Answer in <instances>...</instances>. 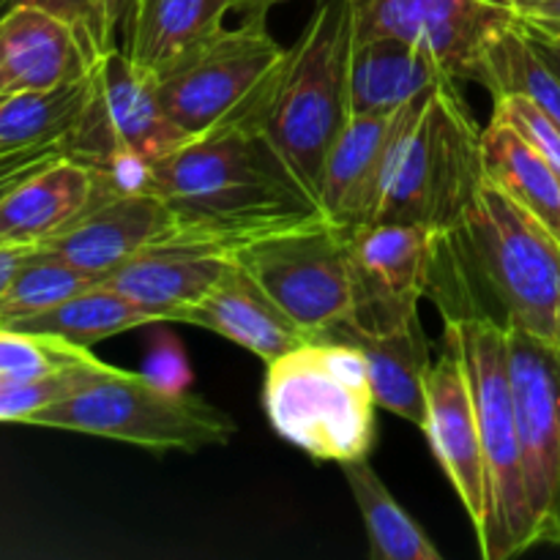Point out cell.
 Segmentation results:
<instances>
[{
  "label": "cell",
  "mask_w": 560,
  "mask_h": 560,
  "mask_svg": "<svg viewBox=\"0 0 560 560\" xmlns=\"http://www.w3.org/2000/svg\"><path fill=\"white\" fill-rule=\"evenodd\" d=\"M427 299L443 323L523 328L560 348V241L485 180L468 211L432 233Z\"/></svg>",
  "instance_id": "obj_1"
},
{
  "label": "cell",
  "mask_w": 560,
  "mask_h": 560,
  "mask_svg": "<svg viewBox=\"0 0 560 560\" xmlns=\"http://www.w3.org/2000/svg\"><path fill=\"white\" fill-rule=\"evenodd\" d=\"M151 191L173 208L180 238L230 257L268 235L326 219L252 124L189 137L156 159Z\"/></svg>",
  "instance_id": "obj_2"
},
{
  "label": "cell",
  "mask_w": 560,
  "mask_h": 560,
  "mask_svg": "<svg viewBox=\"0 0 560 560\" xmlns=\"http://www.w3.org/2000/svg\"><path fill=\"white\" fill-rule=\"evenodd\" d=\"M481 131L457 80L438 82L402 104L375 222L421 224L432 233L457 222L485 184Z\"/></svg>",
  "instance_id": "obj_3"
},
{
  "label": "cell",
  "mask_w": 560,
  "mask_h": 560,
  "mask_svg": "<svg viewBox=\"0 0 560 560\" xmlns=\"http://www.w3.org/2000/svg\"><path fill=\"white\" fill-rule=\"evenodd\" d=\"M353 42L350 0H315V11L299 42L288 47L277 85L255 124L317 206L323 162L350 118Z\"/></svg>",
  "instance_id": "obj_4"
},
{
  "label": "cell",
  "mask_w": 560,
  "mask_h": 560,
  "mask_svg": "<svg viewBox=\"0 0 560 560\" xmlns=\"http://www.w3.org/2000/svg\"><path fill=\"white\" fill-rule=\"evenodd\" d=\"M262 402L279 438L317 463L364 459L377 441V399L366 359L337 339L312 337L268 364Z\"/></svg>",
  "instance_id": "obj_5"
},
{
  "label": "cell",
  "mask_w": 560,
  "mask_h": 560,
  "mask_svg": "<svg viewBox=\"0 0 560 560\" xmlns=\"http://www.w3.org/2000/svg\"><path fill=\"white\" fill-rule=\"evenodd\" d=\"M443 342L452 345L468 375L485 454L487 520L479 534L481 558L509 560L523 556L539 545V539L525 485L506 328L487 320L443 323Z\"/></svg>",
  "instance_id": "obj_6"
},
{
  "label": "cell",
  "mask_w": 560,
  "mask_h": 560,
  "mask_svg": "<svg viewBox=\"0 0 560 560\" xmlns=\"http://www.w3.org/2000/svg\"><path fill=\"white\" fill-rule=\"evenodd\" d=\"M25 424L109 438L156 454L228 446L238 432L235 421L200 394L173 392L148 381L142 372L118 366L71 397L27 416Z\"/></svg>",
  "instance_id": "obj_7"
},
{
  "label": "cell",
  "mask_w": 560,
  "mask_h": 560,
  "mask_svg": "<svg viewBox=\"0 0 560 560\" xmlns=\"http://www.w3.org/2000/svg\"><path fill=\"white\" fill-rule=\"evenodd\" d=\"M288 49L271 38L266 16L222 27L195 52L153 80L159 102L189 137L257 124Z\"/></svg>",
  "instance_id": "obj_8"
},
{
  "label": "cell",
  "mask_w": 560,
  "mask_h": 560,
  "mask_svg": "<svg viewBox=\"0 0 560 560\" xmlns=\"http://www.w3.org/2000/svg\"><path fill=\"white\" fill-rule=\"evenodd\" d=\"M233 260L312 337L348 320L353 312L348 235L328 219L255 241L235 252Z\"/></svg>",
  "instance_id": "obj_9"
},
{
  "label": "cell",
  "mask_w": 560,
  "mask_h": 560,
  "mask_svg": "<svg viewBox=\"0 0 560 560\" xmlns=\"http://www.w3.org/2000/svg\"><path fill=\"white\" fill-rule=\"evenodd\" d=\"M189 140L159 102L156 85L120 47L107 49L93 69L91 98L80 124L63 140L66 156L96 164L115 151L162 159Z\"/></svg>",
  "instance_id": "obj_10"
},
{
  "label": "cell",
  "mask_w": 560,
  "mask_h": 560,
  "mask_svg": "<svg viewBox=\"0 0 560 560\" xmlns=\"http://www.w3.org/2000/svg\"><path fill=\"white\" fill-rule=\"evenodd\" d=\"M506 337L536 539L560 547V348L523 328Z\"/></svg>",
  "instance_id": "obj_11"
},
{
  "label": "cell",
  "mask_w": 560,
  "mask_h": 560,
  "mask_svg": "<svg viewBox=\"0 0 560 560\" xmlns=\"http://www.w3.org/2000/svg\"><path fill=\"white\" fill-rule=\"evenodd\" d=\"M355 38L399 36L470 82L492 38L517 20L509 0H350Z\"/></svg>",
  "instance_id": "obj_12"
},
{
  "label": "cell",
  "mask_w": 560,
  "mask_h": 560,
  "mask_svg": "<svg viewBox=\"0 0 560 560\" xmlns=\"http://www.w3.org/2000/svg\"><path fill=\"white\" fill-rule=\"evenodd\" d=\"M353 312L348 326L388 331L419 317L432 262V230L421 224L375 222L348 235Z\"/></svg>",
  "instance_id": "obj_13"
},
{
  "label": "cell",
  "mask_w": 560,
  "mask_h": 560,
  "mask_svg": "<svg viewBox=\"0 0 560 560\" xmlns=\"http://www.w3.org/2000/svg\"><path fill=\"white\" fill-rule=\"evenodd\" d=\"M173 235H178V222L173 208L159 195H107L96 189L85 211L58 235L38 244V249L102 282L137 252Z\"/></svg>",
  "instance_id": "obj_14"
},
{
  "label": "cell",
  "mask_w": 560,
  "mask_h": 560,
  "mask_svg": "<svg viewBox=\"0 0 560 560\" xmlns=\"http://www.w3.org/2000/svg\"><path fill=\"white\" fill-rule=\"evenodd\" d=\"M421 430L479 536L487 520L485 454L468 375L448 342H443L427 375V419Z\"/></svg>",
  "instance_id": "obj_15"
},
{
  "label": "cell",
  "mask_w": 560,
  "mask_h": 560,
  "mask_svg": "<svg viewBox=\"0 0 560 560\" xmlns=\"http://www.w3.org/2000/svg\"><path fill=\"white\" fill-rule=\"evenodd\" d=\"M98 52L74 25L36 5L0 11V96L52 91L96 69Z\"/></svg>",
  "instance_id": "obj_16"
},
{
  "label": "cell",
  "mask_w": 560,
  "mask_h": 560,
  "mask_svg": "<svg viewBox=\"0 0 560 560\" xmlns=\"http://www.w3.org/2000/svg\"><path fill=\"white\" fill-rule=\"evenodd\" d=\"M233 257L197 241L164 238L137 252L102 279L126 301L156 317V323H178L213 288Z\"/></svg>",
  "instance_id": "obj_17"
},
{
  "label": "cell",
  "mask_w": 560,
  "mask_h": 560,
  "mask_svg": "<svg viewBox=\"0 0 560 560\" xmlns=\"http://www.w3.org/2000/svg\"><path fill=\"white\" fill-rule=\"evenodd\" d=\"M397 113L350 115L323 162L317 200L328 224L345 235L375 222Z\"/></svg>",
  "instance_id": "obj_18"
},
{
  "label": "cell",
  "mask_w": 560,
  "mask_h": 560,
  "mask_svg": "<svg viewBox=\"0 0 560 560\" xmlns=\"http://www.w3.org/2000/svg\"><path fill=\"white\" fill-rule=\"evenodd\" d=\"M178 323L208 328L238 348H246L266 364L312 339V334L295 323L235 260L224 268L213 288L180 315Z\"/></svg>",
  "instance_id": "obj_19"
},
{
  "label": "cell",
  "mask_w": 560,
  "mask_h": 560,
  "mask_svg": "<svg viewBox=\"0 0 560 560\" xmlns=\"http://www.w3.org/2000/svg\"><path fill=\"white\" fill-rule=\"evenodd\" d=\"M320 337L359 348L366 359L377 405L399 419L413 421L416 427H424L432 355L419 317L388 331H359L348 323H337Z\"/></svg>",
  "instance_id": "obj_20"
},
{
  "label": "cell",
  "mask_w": 560,
  "mask_h": 560,
  "mask_svg": "<svg viewBox=\"0 0 560 560\" xmlns=\"http://www.w3.org/2000/svg\"><path fill=\"white\" fill-rule=\"evenodd\" d=\"M93 195V170L63 153L0 200V244H44L74 222Z\"/></svg>",
  "instance_id": "obj_21"
},
{
  "label": "cell",
  "mask_w": 560,
  "mask_h": 560,
  "mask_svg": "<svg viewBox=\"0 0 560 560\" xmlns=\"http://www.w3.org/2000/svg\"><path fill=\"white\" fill-rule=\"evenodd\" d=\"M443 80H454L452 71L419 44L399 36L355 38L350 55V115L394 113Z\"/></svg>",
  "instance_id": "obj_22"
},
{
  "label": "cell",
  "mask_w": 560,
  "mask_h": 560,
  "mask_svg": "<svg viewBox=\"0 0 560 560\" xmlns=\"http://www.w3.org/2000/svg\"><path fill=\"white\" fill-rule=\"evenodd\" d=\"M233 0H140L120 44L131 63L156 80L224 27Z\"/></svg>",
  "instance_id": "obj_23"
},
{
  "label": "cell",
  "mask_w": 560,
  "mask_h": 560,
  "mask_svg": "<svg viewBox=\"0 0 560 560\" xmlns=\"http://www.w3.org/2000/svg\"><path fill=\"white\" fill-rule=\"evenodd\" d=\"M485 180L534 213L560 241V175L547 159L503 120L492 118L481 131Z\"/></svg>",
  "instance_id": "obj_24"
},
{
  "label": "cell",
  "mask_w": 560,
  "mask_h": 560,
  "mask_svg": "<svg viewBox=\"0 0 560 560\" xmlns=\"http://www.w3.org/2000/svg\"><path fill=\"white\" fill-rule=\"evenodd\" d=\"M345 481L355 498L366 536L370 556L375 560H441V550L432 545L419 523L397 503L381 476L370 465V457L342 463Z\"/></svg>",
  "instance_id": "obj_25"
},
{
  "label": "cell",
  "mask_w": 560,
  "mask_h": 560,
  "mask_svg": "<svg viewBox=\"0 0 560 560\" xmlns=\"http://www.w3.org/2000/svg\"><path fill=\"white\" fill-rule=\"evenodd\" d=\"M91 77L52 91L0 96V156L63 142L80 124L91 98Z\"/></svg>",
  "instance_id": "obj_26"
},
{
  "label": "cell",
  "mask_w": 560,
  "mask_h": 560,
  "mask_svg": "<svg viewBox=\"0 0 560 560\" xmlns=\"http://www.w3.org/2000/svg\"><path fill=\"white\" fill-rule=\"evenodd\" d=\"M151 323H156V317L148 315L145 310H140L131 301H126L115 290L104 288L102 282H96L93 288L60 301L52 310L20 323L11 331L42 334V337L63 339V342L77 345V348L91 350L93 345L104 342V339L115 337V334L151 326Z\"/></svg>",
  "instance_id": "obj_27"
},
{
  "label": "cell",
  "mask_w": 560,
  "mask_h": 560,
  "mask_svg": "<svg viewBox=\"0 0 560 560\" xmlns=\"http://www.w3.org/2000/svg\"><path fill=\"white\" fill-rule=\"evenodd\" d=\"M470 82L485 85L492 98L506 96V93L528 96L560 126V77L528 42L520 14L512 25H506L492 38Z\"/></svg>",
  "instance_id": "obj_28"
},
{
  "label": "cell",
  "mask_w": 560,
  "mask_h": 560,
  "mask_svg": "<svg viewBox=\"0 0 560 560\" xmlns=\"http://www.w3.org/2000/svg\"><path fill=\"white\" fill-rule=\"evenodd\" d=\"M96 282V277L36 246V252L22 262L16 277L11 279L9 290L0 295V328H16L20 323L52 310L60 301L93 288Z\"/></svg>",
  "instance_id": "obj_29"
},
{
  "label": "cell",
  "mask_w": 560,
  "mask_h": 560,
  "mask_svg": "<svg viewBox=\"0 0 560 560\" xmlns=\"http://www.w3.org/2000/svg\"><path fill=\"white\" fill-rule=\"evenodd\" d=\"M113 370L115 366L104 364L91 353L88 359L38 375H0V421L25 424L27 416L71 397Z\"/></svg>",
  "instance_id": "obj_30"
},
{
  "label": "cell",
  "mask_w": 560,
  "mask_h": 560,
  "mask_svg": "<svg viewBox=\"0 0 560 560\" xmlns=\"http://www.w3.org/2000/svg\"><path fill=\"white\" fill-rule=\"evenodd\" d=\"M91 350L42 334L0 328V375H38L88 359Z\"/></svg>",
  "instance_id": "obj_31"
},
{
  "label": "cell",
  "mask_w": 560,
  "mask_h": 560,
  "mask_svg": "<svg viewBox=\"0 0 560 560\" xmlns=\"http://www.w3.org/2000/svg\"><path fill=\"white\" fill-rule=\"evenodd\" d=\"M492 118L503 120L512 129H517L560 175V126L545 109L536 107L528 96L506 93V96H495Z\"/></svg>",
  "instance_id": "obj_32"
},
{
  "label": "cell",
  "mask_w": 560,
  "mask_h": 560,
  "mask_svg": "<svg viewBox=\"0 0 560 560\" xmlns=\"http://www.w3.org/2000/svg\"><path fill=\"white\" fill-rule=\"evenodd\" d=\"M9 5H36L60 16L69 25H74L82 36L93 42L98 52H107L115 44L109 42L107 20H104V0H9Z\"/></svg>",
  "instance_id": "obj_33"
},
{
  "label": "cell",
  "mask_w": 560,
  "mask_h": 560,
  "mask_svg": "<svg viewBox=\"0 0 560 560\" xmlns=\"http://www.w3.org/2000/svg\"><path fill=\"white\" fill-rule=\"evenodd\" d=\"M142 375L156 383V386L173 388V392H189L191 370L178 339L170 337V334L159 337V342L148 350Z\"/></svg>",
  "instance_id": "obj_34"
},
{
  "label": "cell",
  "mask_w": 560,
  "mask_h": 560,
  "mask_svg": "<svg viewBox=\"0 0 560 560\" xmlns=\"http://www.w3.org/2000/svg\"><path fill=\"white\" fill-rule=\"evenodd\" d=\"M63 153V142H55V145H38L20 153H11V156H0V200L14 186H20L27 175L38 173V170L47 167L49 162H55Z\"/></svg>",
  "instance_id": "obj_35"
},
{
  "label": "cell",
  "mask_w": 560,
  "mask_h": 560,
  "mask_svg": "<svg viewBox=\"0 0 560 560\" xmlns=\"http://www.w3.org/2000/svg\"><path fill=\"white\" fill-rule=\"evenodd\" d=\"M137 5H140V0H104V20H107L109 42L115 47H120L126 42V36H129Z\"/></svg>",
  "instance_id": "obj_36"
},
{
  "label": "cell",
  "mask_w": 560,
  "mask_h": 560,
  "mask_svg": "<svg viewBox=\"0 0 560 560\" xmlns=\"http://www.w3.org/2000/svg\"><path fill=\"white\" fill-rule=\"evenodd\" d=\"M520 22H523L525 33H528V42L534 44V49L541 55V60L560 77V36L541 31V27H536L534 22H528L525 16H520Z\"/></svg>",
  "instance_id": "obj_37"
},
{
  "label": "cell",
  "mask_w": 560,
  "mask_h": 560,
  "mask_svg": "<svg viewBox=\"0 0 560 560\" xmlns=\"http://www.w3.org/2000/svg\"><path fill=\"white\" fill-rule=\"evenodd\" d=\"M33 252H36V246L31 244H0V295L9 290L11 279L16 277L22 262H25Z\"/></svg>",
  "instance_id": "obj_38"
},
{
  "label": "cell",
  "mask_w": 560,
  "mask_h": 560,
  "mask_svg": "<svg viewBox=\"0 0 560 560\" xmlns=\"http://www.w3.org/2000/svg\"><path fill=\"white\" fill-rule=\"evenodd\" d=\"M277 3H282V0H233V11L249 20V16H266Z\"/></svg>",
  "instance_id": "obj_39"
},
{
  "label": "cell",
  "mask_w": 560,
  "mask_h": 560,
  "mask_svg": "<svg viewBox=\"0 0 560 560\" xmlns=\"http://www.w3.org/2000/svg\"><path fill=\"white\" fill-rule=\"evenodd\" d=\"M525 16H545V20H560V0H541V3L530 5L523 11Z\"/></svg>",
  "instance_id": "obj_40"
},
{
  "label": "cell",
  "mask_w": 560,
  "mask_h": 560,
  "mask_svg": "<svg viewBox=\"0 0 560 560\" xmlns=\"http://www.w3.org/2000/svg\"><path fill=\"white\" fill-rule=\"evenodd\" d=\"M525 16V14H520ZM528 22H534L536 27H541V31L547 33H556V36H560V20H545V16H525Z\"/></svg>",
  "instance_id": "obj_41"
},
{
  "label": "cell",
  "mask_w": 560,
  "mask_h": 560,
  "mask_svg": "<svg viewBox=\"0 0 560 560\" xmlns=\"http://www.w3.org/2000/svg\"><path fill=\"white\" fill-rule=\"evenodd\" d=\"M536 3H541V0H509V5H512L517 14H523V11H528L530 5H536Z\"/></svg>",
  "instance_id": "obj_42"
},
{
  "label": "cell",
  "mask_w": 560,
  "mask_h": 560,
  "mask_svg": "<svg viewBox=\"0 0 560 560\" xmlns=\"http://www.w3.org/2000/svg\"><path fill=\"white\" fill-rule=\"evenodd\" d=\"M5 5H9V0H0V11H3Z\"/></svg>",
  "instance_id": "obj_43"
}]
</instances>
